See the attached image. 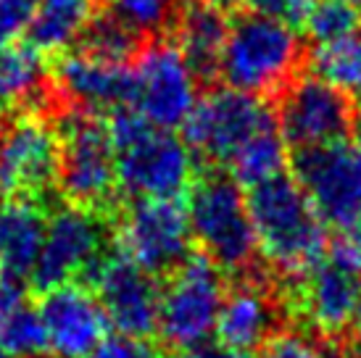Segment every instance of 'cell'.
<instances>
[{"instance_id":"6da1fadb","label":"cell","mask_w":361,"mask_h":358,"mask_svg":"<svg viewBox=\"0 0 361 358\" xmlns=\"http://www.w3.org/2000/svg\"><path fill=\"white\" fill-rule=\"evenodd\" d=\"M116 182L132 200H177L195 182V153L174 130L156 127L137 111L111 113Z\"/></svg>"},{"instance_id":"7a4b0ae2","label":"cell","mask_w":361,"mask_h":358,"mask_svg":"<svg viewBox=\"0 0 361 358\" xmlns=\"http://www.w3.org/2000/svg\"><path fill=\"white\" fill-rule=\"evenodd\" d=\"M256 253L285 277L301 274L324 256V221L295 177L280 174L248 190Z\"/></svg>"},{"instance_id":"3957f363","label":"cell","mask_w":361,"mask_h":358,"mask_svg":"<svg viewBox=\"0 0 361 358\" xmlns=\"http://www.w3.org/2000/svg\"><path fill=\"white\" fill-rule=\"evenodd\" d=\"M301 58L303 42L295 27L251 11L230 21L216 77L224 87L269 98L295 80Z\"/></svg>"},{"instance_id":"277c9868","label":"cell","mask_w":361,"mask_h":358,"mask_svg":"<svg viewBox=\"0 0 361 358\" xmlns=\"http://www.w3.org/2000/svg\"><path fill=\"white\" fill-rule=\"evenodd\" d=\"M192 240L221 271H245L256 256L248 195L227 174L195 179L188 200Z\"/></svg>"},{"instance_id":"5b68a950","label":"cell","mask_w":361,"mask_h":358,"mask_svg":"<svg viewBox=\"0 0 361 358\" xmlns=\"http://www.w3.org/2000/svg\"><path fill=\"white\" fill-rule=\"evenodd\" d=\"M130 106L164 130H180L201 98V77L174 40H153L130 63Z\"/></svg>"},{"instance_id":"8992f818","label":"cell","mask_w":361,"mask_h":358,"mask_svg":"<svg viewBox=\"0 0 361 358\" xmlns=\"http://www.w3.org/2000/svg\"><path fill=\"white\" fill-rule=\"evenodd\" d=\"M59 187L69 203L82 209H106L116 190V156L109 121L98 113L77 111L61 124Z\"/></svg>"},{"instance_id":"52a82bcc","label":"cell","mask_w":361,"mask_h":358,"mask_svg":"<svg viewBox=\"0 0 361 358\" xmlns=\"http://www.w3.org/2000/svg\"><path fill=\"white\" fill-rule=\"evenodd\" d=\"M285 300L306 332L322 340L341 338L361 303V266L338 250L324 253L306 271L290 277Z\"/></svg>"},{"instance_id":"ba28073f","label":"cell","mask_w":361,"mask_h":358,"mask_svg":"<svg viewBox=\"0 0 361 358\" xmlns=\"http://www.w3.org/2000/svg\"><path fill=\"white\" fill-rule=\"evenodd\" d=\"M61 127L40 109H21L0 130V190L37 203L59 185Z\"/></svg>"},{"instance_id":"9c48e42d","label":"cell","mask_w":361,"mask_h":358,"mask_svg":"<svg viewBox=\"0 0 361 358\" xmlns=\"http://www.w3.org/2000/svg\"><path fill=\"white\" fill-rule=\"evenodd\" d=\"M224 292L227 285L214 261L206 256L185 259L169 274L166 288L161 290L156 332L177 350L209 342L216 332Z\"/></svg>"},{"instance_id":"30bf717a","label":"cell","mask_w":361,"mask_h":358,"mask_svg":"<svg viewBox=\"0 0 361 358\" xmlns=\"http://www.w3.org/2000/svg\"><path fill=\"white\" fill-rule=\"evenodd\" d=\"M277 124L267 98L232 87H216L201 95L185 121V142L195 156L227 166L232 156L261 130Z\"/></svg>"},{"instance_id":"8fae6325","label":"cell","mask_w":361,"mask_h":358,"mask_svg":"<svg viewBox=\"0 0 361 358\" xmlns=\"http://www.w3.org/2000/svg\"><path fill=\"white\" fill-rule=\"evenodd\" d=\"M116 242L124 259L148 274H171L190 259V221L180 200H132L119 219Z\"/></svg>"},{"instance_id":"7c38bea8","label":"cell","mask_w":361,"mask_h":358,"mask_svg":"<svg viewBox=\"0 0 361 358\" xmlns=\"http://www.w3.org/2000/svg\"><path fill=\"white\" fill-rule=\"evenodd\" d=\"M295 179L324 227L343 232L361 221V156L345 140L298 150Z\"/></svg>"},{"instance_id":"4fadbf2b","label":"cell","mask_w":361,"mask_h":358,"mask_svg":"<svg viewBox=\"0 0 361 358\" xmlns=\"http://www.w3.org/2000/svg\"><path fill=\"white\" fill-rule=\"evenodd\" d=\"M106 259V224L101 211L63 206L45 221L42 250L32 279L42 290L80 282V277L98 268Z\"/></svg>"},{"instance_id":"5bb4252c","label":"cell","mask_w":361,"mask_h":358,"mask_svg":"<svg viewBox=\"0 0 361 358\" xmlns=\"http://www.w3.org/2000/svg\"><path fill=\"white\" fill-rule=\"evenodd\" d=\"M274 113L282 137L295 150L338 142L351 132L353 121L351 100L314 74L298 77L282 90Z\"/></svg>"},{"instance_id":"9a60e30c","label":"cell","mask_w":361,"mask_h":358,"mask_svg":"<svg viewBox=\"0 0 361 358\" xmlns=\"http://www.w3.org/2000/svg\"><path fill=\"white\" fill-rule=\"evenodd\" d=\"M37 314L45 335V356L51 358H87L101 348L109 335V319L95 290L80 282L48 288L37 303Z\"/></svg>"},{"instance_id":"2e32d148","label":"cell","mask_w":361,"mask_h":358,"mask_svg":"<svg viewBox=\"0 0 361 358\" xmlns=\"http://www.w3.org/2000/svg\"><path fill=\"white\" fill-rule=\"evenodd\" d=\"M95 295L109 324L124 338L145 340L159 329L161 288L156 277L124 256H106L92 271Z\"/></svg>"},{"instance_id":"e0dca14e","label":"cell","mask_w":361,"mask_h":358,"mask_svg":"<svg viewBox=\"0 0 361 358\" xmlns=\"http://www.w3.org/2000/svg\"><path fill=\"white\" fill-rule=\"evenodd\" d=\"M130 63L101 58L95 53L74 48L59 56L53 69V87L63 100L80 111L98 113L130 106Z\"/></svg>"},{"instance_id":"ac0fdd59","label":"cell","mask_w":361,"mask_h":358,"mask_svg":"<svg viewBox=\"0 0 361 358\" xmlns=\"http://www.w3.org/2000/svg\"><path fill=\"white\" fill-rule=\"evenodd\" d=\"M277 321H280V306L274 292L261 282L243 279L224 292L214 335L224 348L251 353L267 345V340L277 332Z\"/></svg>"},{"instance_id":"d6986e66","label":"cell","mask_w":361,"mask_h":358,"mask_svg":"<svg viewBox=\"0 0 361 358\" xmlns=\"http://www.w3.org/2000/svg\"><path fill=\"white\" fill-rule=\"evenodd\" d=\"M174 45L190 61L201 80L216 77L221 50L230 32V21L224 11L206 0H182L174 16Z\"/></svg>"},{"instance_id":"ffe728a7","label":"cell","mask_w":361,"mask_h":358,"mask_svg":"<svg viewBox=\"0 0 361 358\" xmlns=\"http://www.w3.org/2000/svg\"><path fill=\"white\" fill-rule=\"evenodd\" d=\"M45 221V214L32 200H13L0 209V279L21 282L35 274Z\"/></svg>"},{"instance_id":"44dd1931","label":"cell","mask_w":361,"mask_h":358,"mask_svg":"<svg viewBox=\"0 0 361 358\" xmlns=\"http://www.w3.org/2000/svg\"><path fill=\"white\" fill-rule=\"evenodd\" d=\"M98 16V0H37L27 45L40 56H63L82 42Z\"/></svg>"},{"instance_id":"7402d4cb","label":"cell","mask_w":361,"mask_h":358,"mask_svg":"<svg viewBox=\"0 0 361 358\" xmlns=\"http://www.w3.org/2000/svg\"><path fill=\"white\" fill-rule=\"evenodd\" d=\"M0 348L13 358H37L45 353L37 306H32L19 282L11 279H0Z\"/></svg>"},{"instance_id":"603a6c76","label":"cell","mask_w":361,"mask_h":358,"mask_svg":"<svg viewBox=\"0 0 361 358\" xmlns=\"http://www.w3.org/2000/svg\"><path fill=\"white\" fill-rule=\"evenodd\" d=\"M45 87L42 56L30 45L0 42V109H37L32 106Z\"/></svg>"},{"instance_id":"cb8c5ba5","label":"cell","mask_w":361,"mask_h":358,"mask_svg":"<svg viewBox=\"0 0 361 358\" xmlns=\"http://www.w3.org/2000/svg\"><path fill=\"white\" fill-rule=\"evenodd\" d=\"M288 140L282 137L280 124H271L267 130H261L259 135H253L245 145H243L232 161L227 163L230 177L238 185L245 187H256L267 179H274L285 174L288 166Z\"/></svg>"},{"instance_id":"d4e9b609","label":"cell","mask_w":361,"mask_h":358,"mask_svg":"<svg viewBox=\"0 0 361 358\" xmlns=\"http://www.w3.org/2000/svg\"><path fill=\"white\" fill-rule=\"evenodd\" d=\"M311 74L361 103V40L359 35L338 42L317 45L311 53Z\"/></svg>"},{"instance_id":"484cf974","label":"cell","mask_w":361,"mask_h":358,"mask_svg":"<svg viewBox=\"0 0 361 358\" xmlns=\"http://www.w3.org/2000/svg\"><path fill=\"white\" fill-rule=\"evenodd\" d=\"M182 0H106V13L137 37H153L169 27Z\"/></svg>"},{"instance_id":"4316f807","label":"cell","mask_w":361,"mask_h":358,"mask_svg":"<svg viewBox=\"0 0 361 358\" xmlns=\"http://www.w3.org/2000/svg\"><path fill=\"white\" fill-rule=\"evenodd\" d=\"M77 48L95 53L101 58L116 61V63H132V58L140 50V37L132 35L124 24L114 19L111 13H98L90 30L85 32V37Z\"/></svg>"},{"instance_id":"83f0119b","label":"cell","mask_w":361,"mask_h":358,"mask_svg":"<svg viewBox=\"0 0 361 358\" xmlns=\"http://www.w3.org/2000/svg\"><path fill=\"white\" fill-rule=\"evenodd\" d=\"M359 11L343 3V0H317L314 8L303 21V30L314 45H327L345 37H353L359 32Z\"/></svg>"},{"instance_id":"f1b7e54d","label":"cell","mask_w":361,"mask_h":358,"mask_svg":"<svg viewBox=\"0 0 361 358\" xmlns=\"http://www.w3.org/2000/svg\"><path fill=\"white\" fill-rule=\"evenodd\" d=\"M261 358H338L327 340L311 335L306 329L274 332L261 348Z\"/></svg>"},{"instance_id":"f546056e","label":"cell","mask_w":361,"mask_h":358,"mask_svg":"<svg viewBox=\"0 0 361 358\" xmlns=\"http://www.w3.org/2000/svg\"><path fill=\"white\" fill-rule=\"evenodd\" d=\"M37 0H0V42H13L27 32Z\"/></svg>"},{"instance_id":"4dcf8cb0","label":"cell","mask_w":361,"mask_h":358,"mask_svg":"<svg viewBox=\"0 0 361 358\" xmlns=\"http://www.w3.org/2000/svg\"><path fill=\"white\" fill-rule=\"evenodd\" d=\"M251 11L280 19L290 27H303V21L309 16V11L314 8L317 0H245Z\"/></svg>"},{"instance_id":"1f68e13d","label":"cell","mask_w":361,"mask_h":358,"mask_svg":"<svg viewBox=\"0 0 361 358\" xmlns=\"http://www.w3.org/2000/svg\"><path fill=\"white\" fill-rule=\"evenodd\" d=\"M87 358H161V356L148 340L119 335V338H109L101 348H95Z\"/></svg>"},{"instance_id":"d6a6232c","label":"cell","mask_w":361,"mask_h":358,"mask_svg":"<svg viewBox=\"0 0 361 358\" xmlns=\"http://www.w3.org/2000/svg\"><path fill=\"white\" fill-rule=\"evenodd\" d=\"M171 358H251V356H248V353H238V350L224 348V345L203 342V345H192V348H180Z\"/></svg>"},{"instance_id":"836d02e7","label":"cell","mask_w":361,"mask_h":358,"mask_svg":"<svg viewBox=\"0 0 361 358\" xmlns=\"http://www.w3.org/2000/svg\"><path fill=\"white\" fill-rule=\"evenodd\" d=\"M348 335H351L353 353L361 358V303H359V309H356V314H353V321H351V327H348Z\"/></svg>"},{"instance_id":"e575fe53","label":"cell","mask_w":361,"mask_h":358,"mask_svg":"<svg viewBox=\"0 0 361 358\" xmlns=\"http://www.w3.org/2000/svg\"><path fill=\"white\" fill-rule=\"evenodd\" d=\"M351 135H353V148L356 153L361 156V109L353 113V121H351Z\"/></svg>"},{"instance_id":"d590c367","label":"cell","mask_w":361,"mask_h":358,"mask_svg":"<svg viewBox=\"0 0 361 358\" xmlns=\"http://www.w3.org/2000/svg\"><path fill=\"white\" fill-rule=\"evenodd\" d=\"M206 3H211V6H216L219 11H224V13H227V11L238 8L240 3H245V0H206Z\"/></svg>"},{"instance_id":"8d00e7d4","label":"cell","mask_w":361,"mask_h":358,"mask_svg":"<svg viewBox=\"0 0 361 358\" xmlns=\"http://www.w3.org/2000/svg\"><path fill=\"white\" fill-rule=\"evenodd\" d=\"M343 3H348V6H353L356 11H361V0H343Z\"/></svg>"},{"instance_id":"74e56055","label":"cell","mask_w":361,"mask_h":358,"mask_svg":"<svg viewBox=\"0 0 361 358\" xmlns=\"http://www.w3.org/2000/svg\"><path fill=\"white\" fill-rule=\"evenodd\" d=\"M0 358H13V356H11L8 350H3V348H0Z\"/></svg>"},{"instance_id":"f35d334b","label":"cell","mask_w":361,"mask_h":358,"mask_svg":"<svg viewBox=\"0 0 361 358\" xmlns=\"http://www.w3.org/2000/svg\"><path fill=\"white\" fill-rule=\"evenodd\" d=\"M356 35H359V40H361V24H359V32H356Z\"/></svg>"},{"instance_id":"ab89813d","label":"cell","mask_w":361,"mask_h":358,"mask_svg":"<svg viewBox=\"0 0 361 358\" xmlns=\"http://www.w3.org/2000/svg\"><path fill=\"white\" fill-rule=\"evenodd\" d=\"M0 198H3V190H0ZM0 209H3V206H0Z\"/></svg>"}]
</instances>
